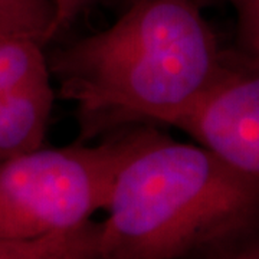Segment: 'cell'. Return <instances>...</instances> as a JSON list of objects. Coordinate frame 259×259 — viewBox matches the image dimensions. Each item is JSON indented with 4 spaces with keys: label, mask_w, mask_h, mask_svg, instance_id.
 Here are the masks:
<instances>
[{
    "label": "cell",
    "mask_w": 259,
    "mask_h": 259,
    "mask_svg": "<svg viewBox=\"0 0 259 259\" xmlns=\"http://www.w3.org/2000/svg\"><path fill=\"white\" fill-rule=\"evenodd\" d=\"M193 259H259V216Z\"/></svg>",
    "instance_id": "9"
},
{
    "label": "cell",
    "mask_w": 259,
    "mask_h": 259,
    "mask_svg": "<svg viewBox=\"0 0 259 259\" xmlns=\"http://www.w3.org/2000/svg\"><path fill=\"white\" fill-rule=\"evenodd\" d=\"M59 236V235H58ZM55 236L25 242H0V259H33Z\"/></svg>",
    "instance_id": "12"
},
{
    "label": "cell",
    "mask_w": 259,
    "mask_h": 259,
    "mask_svg": "<svg viewBox=\"0 0 259 259\" xmlns=\"http://www.w3.org/2000/svg\"><path fill=\"white\" fill-rule=\"evenodd\" d=\"M236 16V51L233 58L259 71V0H223Z\"/></svg>",
    "instance_id": "8"
},
{
    "label": "cell",
    "mask_w": 259,
    "mask_h": 259,
    "mask_svg": "<svg viewBox=\"0 0 259 259\" xmlns=\"http://www.w3.org/2000/svg\"><path fill=\"white\" fill-rule=\"evenodd\" d=\"M55 9L54 37L69 28L74 22L104 0H51Z\"/></svg>",
    "instance_id": "11"
},
{
    "label": "cell",
    "mask_w": 259,
    "mask_h": 259,
    "mask_svg": "<svg viewBox=\"0 0 259 259\" xmlns=\"http://www.w3.org/2000/svg\"><path fill=\"white\" fill-rule=\"evenodd\" d=\"M136 2H139V0H122V3H124V8H127L128 5H131V3H136Z\"/></svg>",
    "instance_id": "13"
},
{
    "label": "cell",
    "mask_w": 259,
    "mask_h": 259,
    "mask_svg": "<svg viewBox=\"0 0 259 259\" xmlns=\"http://www.w3.org/2000/svg\"><path fill=\"white\" fill-rule=\"evenodd\" d=\"M91 223L69 235L52 238L33 259H88V233Z\"/></svg>",
    "instance_id": "10"
},
{
    "label": "cell",
    "mask_w": 259,
    "mask_h": 259,
    "mask_svg": "<svg viewBox=\"0 0 259 259\" xmlns=\"http://www.w3.org/2000/svg\"><path fill=\"white\" fill-rule=\"evenodd\" d=\"M170 125L259 182V71L231 54L225 74Z\"/></svg>",
    "instance_id": "4"
},
{
    "label": "cell",
    "mask_w": 259,
    "mask_h": 259,
    "mask_svg": "<svg viewBox=\"0 0 259 259\" xmlns=\"http://www.w3.org/2000/svg\"><path fill=\"white\" fill-rule=\"evenodd\" d=\"M49 75L44 47L23 37L0 36V94Z\"/></svg>",
    "instance_id": "7"
},
{
    "label": "cell",
    "mask_w": 259,
    "mask_h": 259,
    "mask_svg": "<svg viewBox=\"0 0 259 259\" xmlns=\"http://www.w3.org/2000/svg\"><path fill=\"white\" fill-rule=\"evenodd\" d=\"M51 0H0V36L23 37L45 48L54 39Z\"/></svg>",
    "instance_id": "6"
},
{
    "label": "cell",
    "mask_w": 259,
    "mask_h": 259,
    "mask_svg": "<svg viewBox=\"0 0 259 259\" xmlns=\"http://www.w3.org/2000/svg\"><path fill=\"white\" fill-rule=\"evenodd\" d=\"M47 59L59 97L74 104L82 143L170 125L231 65L197 0H139L110 28Z\"/></svg>",
    "instance_id": "1"
},
{
    "label": "cell",
    "mask_w": 259,
    "mask_h": 259,
    "mask_svg": "<svg viewBox=\"0 0 259 259\" xmlns=\"http://www.w3.org/2000/svg\"><path fill=\"white\" fill-rule=\"evenodd\" d=\"M157 133L154 125H137L98 143L39 147L0 161V242L83 229L105 209L122 166Z\"/></svg>",
    "instance_id": "3"
},
{
    "label": "cell",
    "mask_w": 259,
    "mask_h": 259,
    "mask_svg": "<svg viewBox=\"0 0 259 259\" xmlns=\"http://www.w3.org/2000/svg\"><path fill=\"white\" fill-rule=\"evenodd\" d=\"M54 98L51 74L0 94V161L42 147Z\"/></svg>",
    "instance_id": "5"
},
{
    "label": "cell",
    "mask_w": 259,
    "mask_h": 259,
    "mask_svg": "<svg viewBox=\"0 0 259 259\" xmlns=\"http://www.w3.org/2000/svg\"><path fill=\"white\" fill-rule=\"evenodd\" d=\"M88 259L196 258L259 216V182L158 131L115 177Z\"/></svg>",
    "instance_id": "2"
}]
</instances>
